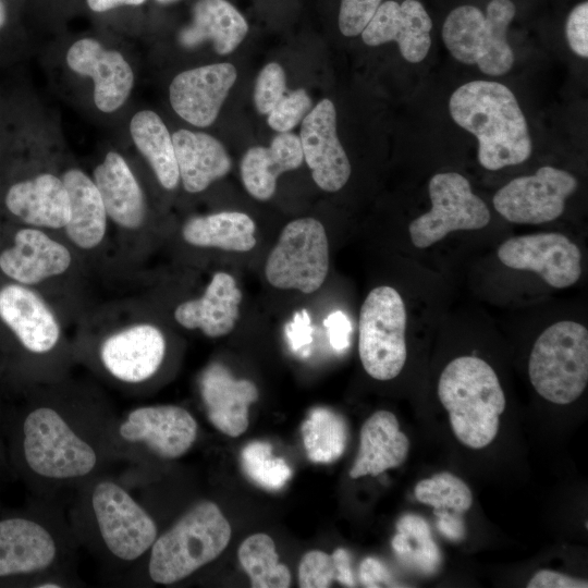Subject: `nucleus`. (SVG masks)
<instances>
[{
    "mask_svg": "<svg viewBox=\"0 0 588 588\" xmlns=\"http://www.w3.org/2000/svg\"><path fill=\"white\" fill-rule=\"evenodd\" d=\"M200 394L210 422L229 437H238L248 427V408L258 399L256 385L235 379L218 363L209 365L200 377Z\"/></svg>",
    "mask_w": 588,
    "mask_h": 588,
    "instance_id": "19",
    "label": "nucleus"
},
{
    "mask_svg": "<svg viewBox=\"0 0 588 588\" xmlns=\"http://www.w3.org/2000/svg\"><path fill=\"white\" fill-rule=\"evenodd\" d=\"M514 15L511 0H491L486 14L474 5L457 7L443 23V42L458 62L477 65L487 75L506 74L514 63L506 37Z\"/></svg>",
    "mask_w": 588,
    "mask_h": 588,
    "instance_id": "4",
    "label": "nucleus"
},
{
    "mask_svg": "<svg viewBox=\"0 0 588 588\" xmlns=\"http://www.w3.org/2000/svg\"><path fill=\"white\" fill-rule=\"evenodd\" d=\"M130 132L160 184L167 189L175 188L180 173L172 136L161 118L151 110L139 111L131 120Z\"/></svg>",
    "mask_w": 588,
    "mask_h": 588,
    "instance_id": "32",
    "label": "nucleus"
},
{
    "mask_svg": "<svg viewBox=\"0 0 588 588\" xmlns=\"http://www.w3.org/2000/svg\"><path fill=\"white\" fill-rule=\"evenodd\" d=\"M7 23V9L4 2L0 0V30L4 27Z\"/></svg>",
    "mask_w": 588,
    "mask_h": 588,
    "instance_id": "50",
    "label": "nucleus"
},
{
    "mask_svg": "<svg viewBox=\"0 0 588 588\" xmlns=\"http://www.w3.org/2000/svg\"><path fill=\"white\" fill-rule=\"evenodd\" d=\"M284 331L291 350L302 357L308 356L314 333L308 311L306 309L296 311Z\"/></svg>",
    "mask_w": 588,
    "mask_h": 588,
    "instance_id": "43",
    "label": "nucleus"
},
{
    "mask_svg": "<svg viewBox=\"0 0 588 588\" xmlns=\"http://www.w3.org/2000/svg\"><path fill=\"white\" fill-rule=\"evenodd\" d=\"M161 3H171V2H175V1H179V0H157Z\"/></svg>",
    "mask_w": 588,
    "mask_h": 588,
    "instance_id": "52",
    "label": "nucleus"
},
{
    "mask_svg": "<svg viewBox=\"0 0 588 588\" xmlns=\"http://www.w3.org/2000/svg\"><path fill=\"white\" fill-rule=\"evenodd\" d=\"M339 578L333 554L313 550L307 552L298 566V585L302 588H326Z\"/></svg>",
    "mask_w": 588,
    "mask_h": 588,
    "instance_id": "39",
    "label": "nucleus"
},
{
    "mask_svg": "<svg viewBox=\"0 0 588 588\" xmlns=\"http://www.w3.org/2000/svg\"><path fill=\"white\" fill-rule=\"evenodd\" d=\"M247 32V22L226 0H198L192 23L180 32L179 42L194 48L211 41L218 54H228L243 41Z\"/></svg>",
    "mask_w": 588,
    "mask_h": 588,
    "instance_id": "29",
    "label": "nucleus"
},
{
    "mask_svg": "<svg viewBox=\"0 0 588 588\" xmlns=\"http://www.w3.org/2000/svg\"><path fill=\"white\" fill-rule=\"evenodd\" d=\"M396 531L391 546L397 559L421 574H434L441 566L442 555L429 524L421 516L406 514L399 519Z\"/></svg>",
    "mask_w": 588,
    "mask_h": 588,
    "instance_id": "33",
    "label": "nucleus"
},
{
    "mask_svg": "<svg viewBox=\"0 0 588 588\" xmlns=\"http://www.w3.org/2000/svg\"><path fill=\"white\" fill-rule=\"evenodd\" d=\"M577 188L569 172L550 166L534 175L513 179L493 196L494 209L507 221L518 224H540L559 218L565 201Z\"/></svg>",
    "mask_w": 588,
    "mask_h": 588,
    "instance_id": "11",
    "label": "nucleus"
},
{
    "mask_svg": "<svg viewBox=\"0 0 588 588\" xmlns=\"http://www.w3.org/2000/svg\"><path fill=\"white\" fill-rule=\"evenodd\" d=\"M438 396L448 411L455 437L466 446L482 449L499 430L505 396L492 367L476 356H461L443 369Z\"/></svg>",
    "mask_w": 588,
    "mask_h": 588,
    "instance_id": "2",
    "label": "nucleus"
},
{
    "mask_svg": "<svg viewBox=\"0 0 588 588\" xmlns=\"http://www.w3.org/2000/svg\"><path fill=\"white\" fill-rule=\"evenodd\" d=\"M382 0H342L339 28L346 37L359 35L369 23Z\"/></svg>",
    "mask_w": 588,
    "mask_h": 588,
    "instance_id": "41",
    "label": "nucleus"
},
{
    "mask_svg": "<svg viewBox=\"0 0 588 588\" xmlns=\"http://www.w3.org/2000/svg\"><path fill=\"white\" fill-rule=\"evenodd\" d=\"M286 77L283 68L275 62L268 63L258 74L254 90V102L261 114H268L286 93Z\"/></svg>",
    "mask_w": 588,
    "mask_h": 588,
    "instance_id": "40",
    "label": "nucleus"
},
{
    "mask_svg": "<svg viewBox=\"0 0 588 588\" xmlns=\"http://www.w3.org/2000/svg\"><path fill=\"white\" fill-rule=\"evenodd\" d=\"M409 440L401 431L397 418L389 411L373 413L363 425L359 448L350 470L352 478L378 476L404 463Z\"/></svg>",
    "mask_w": 588,
    "mask_h": 588,
    "instance_id": "25",
    "label": "nucleus"
},
{
    "mask_svg": "<svg viewBox=\"0 0 588 588\" xmlns=\"http://www.w3.org/2000/svg\"><path fill=\"white\" fill-rule=\"evenodd\" d=\"M438 517L437 528L448 539L457 541L465 536V526L460 513L449 512L445 509L434 510Z\"/></svg>",
    "mask_w": 588,
    "mask_h": 588,
    "instance_id": "47",
    "label": "nucleus"
},
{
    "mask_svg": "<svg viewBox=\"0 0 588 588\" xmlns=\"http://www.w3.org/2000/svg\"><path fill=\"white\" fill-rule=\"evenodd\" d=\"M569 48L581 58L588 57V3L577 4L568 14L565 26Z\"/></svg>",
    "mask_w": 588,
    "mask_h": 588,
    "instance_id": "42",
    "label": "nucleus"
},
{
    "mask_svg": "<svg viewBox=\"0 0 588 588\" xmlns=\"http://www.w3.org/2000/svg\"><path fill=\"white\" fill-rule=\"evenodd\" d=\"M299 139L304 159L318 187L326 192L341 189L352 169L338 138L336 111L330 99L320 100L303 119Z\"/></svg>",
    "mask_w": 588,
    "mask_h": 588,
    "instance_id": "13",
    "label": "nucleus"
},
{
    "mask_svg": "<svg viewBox=\"0 0 588 588\" xmlns=\"http://www.w3.org/2000/svg\"><path fill=\"white\" fill-rule=\"evenodd\" d=\"M453 121L478 140L477 158L497 171L526 161L532 151L525 115L513 91L492 81H473L450 97Z\"/></svg>",
    "mask_w": 588,
    "mask_h": 588,
    "instance_id": "1",
    "label": "nucleus"
},
{
    "mask_svg": "<svg viewBox=\"0 0 588 588\" xmlns=\"http://www.w3.org/2000/svg\"><path fill=\"white\" fill-rule=\"evenodd\" d=\"M242 293L226 272L213 274L204 295L180 304L175 320L187 329H200L209 338L230 333L238 319Z\"/></svg>",
    "mask_w": 588,
    "mask_h": 588,
    "instance_id": "23",
    "label": "nucleus"
},
{
    "mask_svg": "<svg viewBox=\"0 0 588 588\" xmlns=\"http://www.w3.org/2000/svg\"><path fill=\"white\" fill-rule=\"evenodd\" d=\"M37 587H39V588H59L60 585H58L57 583L48 581V583L40 584Z\"/></svg>",
    "mask_w": 588,
    "mask_h": 588,
    "instance_id": "51",
    "label": "nucleus"
},
{
    "mask_svg": "<svg viewBox=\"0 0 588 588\" xmlns=\"http://www.w3.org/2000/svg\"><path fill=\"white\" fill-rule=\"evenodd\" d=\"M415 497L434 510L445 509L460 514L469 510L473 503L468 486L448 471L420 480L415 487Z\"/></svg>",
    "mask_w": 588,
    "mask_h": 588,
    "instance_id": "37",
    "label": "nucleus"
},
{
    "mask_svg": "<svg viewBox=\"0 0 588 588\" xmlns=\"http://www.w3.org/2000/svg\"><path fill=\"white\" fill-rule=\"evenodd\" d=\"M146 0H87L88 7L95 12H105L120 5H139Z\"/></svg>",
    "mask_w": 588,
    "mask_h": 588,
    "instance_id": "49",
    "label": "nucleus"
},
{
    "mask_svg": "<svg viewBox=\"0 0 588 588\" xmlns=\"http://www.w3.org/2000/svg\"><path fill=\"white\" fill-rule=\"evenodd\" d=\"M0 318L33 353L49 352L59 341L54 315L40 296L25 286L10 284L0 290Z\"/></svg>",
    "mask_w": 588,
    "mask_h": 588,
    "instance_id": "20",
    "label": "nucleus"
},
{
    "mask_svg": "<svg viewBox=\"0 0 588 588\" xmlns=\"http://www.w3.org/2000/svg\"><path fill=\"white\" fill-rule=\"evenodd\" d=\"M329 342L335 351H343L350 345L352 326L347 316L341 310L331 313L323 321Z\"/></svg>",
    "mask_w": 588,
    "mask_h": 588,
    "instance_id": "45",
    "label": "nucleus"
},
{
    "mask_svg": "<svg viewBox=\"0 0 588 588\" xmlns=\"http://www.w3.org/2000/svg\"><path fill=\"white\" fill-rule=\"evenodd\" d=\"M431 28L432 21L419 1L389 0L379 5L360 34L368 46L395 41L406 61L419 63L429 52Z\"/></svg>",
    "mask_w": 588,
    "mask_h": 588,
    "instance_id": "16",
    "label": "nucleus"
},
{
    "mask_svg": "<svg viewBox=\"0 0 588 588\" xmlns=\"http://www.w3.org/2000/svg\"><path fill=\"white\" fill-rule=\"evenodd\" d=\"M91 504L102 540L114 556L133 561L151 548L157 538L156 523L120 485L99 482Z\"/></svg>",
    "mask_w": 588,
    "mask_h": 588,
    "instance_id": "10",
    "label": "nucleus"
},
{
    "mask_svg": "<svg viewBox=\"0 0 588 588\" xmlns=\"http://www.w3.org/2000/svg\"><path fill=\"white\" fill-rule=\"evenodd\" d=\"M238 561L254 588H285L291 584V573L279 562L275 546L270 536L257 532L240 546Z\"/></svg>",
    "mask_w": 588,
    "mask_h": 588,
    "instance_id": "35",
    "label": "nucleus"
},
{
    "mask_svg": "<svg viewBox=\"0 0 588 588\" xmlns=\"http://www.w3.org/2000/svg\"><path fill=\"white\" fill-rule=\"evenodd\" d=\"M197 422L185 408L176 405L137 407L120 425V436L128 442L144 443L163 458L185 454L197 437Z\"/></svg>",
    "mask_w": 588,
    "mask_h": 588,
    "instance_id": "14",
    "label": "nucleus"
},
{
    "mask_svg": "<svg viewBox=\"0 0 588 588\" xmlns=\"http://www.w3.org/2000/svg\"><path fill=\"white\" fill-rule=\"evenodd\" d=\"M164 353L162 332L148 323L132 326L110 335L100 350L106 369L128 383L150 378L160 367Z\"/></svg>",
    "mask_w": 588,
    "mask_h": 588,
    "instance_id": "18",
    "label": "nucleus"
},
{
    "mask_svg": "<svg viewBox=\"0 0 588 588\" xmlns=\"http://www.w3.org/2000/svg\"><path fill=\"white\" fill-rule=\"evenodd\" d=\"M329 271V243L321 222L301 218L289 222L269 254L265 274L280 290L316 292Z\"/></svg>",
    "mask_w": 588,
    "mask_h": 588,
    "instance_id": "8",
    "label": "nucleus"
},
{
    "mask_svg": "<svg viewBox=\"0 0 588 588\" xmlns=\"http://www.w3.org/2000/svg\"><path fill=\"white\" fill-rule=\"evenodd\" d=\"M587 586V580L549 569L539 571L527 584L528 588H586Z\"/></svg>",
    "mask_w": 588,
    "mask_h": 588,
    "instance_id": "46",
    "label": "nucleus"
},
{
    "mask_svg": "<svg viewBox=\"0 0 588 588\" xmlns=\"http://www.w3.org/2000/svg\"><path fill=\"white\" fill-rule=\"evenodd\" d=\"M303 442L308 458L328 464L336 461L347 442L345 419L332 409L317 407L310 411L302 425Z\"/></svg>",
    "mask_w": 588,
    "mask_h": 588,
    "instance_id": "34",
    "label": "nucleus"
},
{
    "mask_svg": "<svg viewBox=\"0 0 588 588\" xmlns=\"http://www.w3.org/2000/svg\"><path fill=\"white\" fill-rule=\"evenodd\" d=\"M23 433L26 463L41 477L79 478L91 473L97 464L93 446L51 407L30 412L24 420Z\"/></svg>",
    "mask_w": 588,
    "mask_h": 588,
    "instance_id": "7",
    "label": "nucleus"
},
{
    "mask_svg": "<svg viewBox=\"0 0 588 588\" xmlns=\"http://www.w3.org/2000/svg\"><path fill=\"white\" fill-rule=\"evenodd\" d=\"M359 578L364 587H397L388 568L375 558H366L359 566Z\"/></svg>",
    "mask_w": 588,
    "mask_h": 588,
    "instance_id": "44",
    "label": "nucleus"
},
{
    "mask_svg": "<svg viewBox=\"0 0 588 588\" xmlns=\"http://www.w3.org/2000/svg\"><path fill=\"white\" fill-rule=\"evenodd\" d=\"M255 231V222L246 213L222 211L191 218L183 225L182 236L194 246L245 253L257 243Z\"/></svg>",
    "mask_w": 588,
    "mask_h": 588,
    "instance_id": "31",
    "label": "nucleus"
},
{
    "mask_svg": "<svg viewBox=\"0 0 588 588\" xmlns=\"http://www.w3.org/2000/svg\"><path fill=\"white\" fill-rule=\"evenodd\" d=\"M497 255L504 266L532 271L555 289L568 287L581 275L580 249L558 232L510 237L499 246Z\"/></svg>",
    "mask_w": 588,
    "mask_h": 588,
    "instance_id": "12",
    "label": "nucleus"
},
{
    "mask_svg": "<svg viewBox=\"0 0 588 588\" xmlns=\"http://www.w3.org/2000/svg\"><path fill=\"white\" fill-rule=\"evenodd\" d=\"M4 203L11 213L35 226L59 229L70 220L68 191L63 181L50 173L14 183Z\"/></svg>",
    "mask_w": 588,
    "mask_h": 588,
    "instance_id": "22",
    "label": "nucleus"
},
{
    "mask_svg": "<svg viewBox=\"0 0 588 588\" xmlns=\"http://www.w3.org/2000/svg\"><path fill=\"white\" fill-rule=\"evenodd\" d=\"M94 183L105 205L107 216L126 229H136L145 219L142 188L124 158L114 151L106 155L94 170Z\"/></svg>",
    "mask_w": 588,
    "mask_h": 588,
    "instance_id": "27",
    "label": "nucleus"
},
{
    "mask_svg": "<svg viewBox=\"0 0 588 588\" xmlns=\"http://www.w3.org/2000/svg\"><path fill=\"white\" fill-rule=\"evenodd\" d=\"M241 465L248 478L268 490L281 489L292 476L287 463L273 456L271 444L264 441H253L242 450Z\"/></svg>",
    "mask_w": 588,
    "mask_h": 588,
    "instance_id": "36",
    "label": "nucleus"
},
{
    "mask_svg": "<svg viewBox=\"0 0 588 588\" xmlns=\"http://www.w3.org/2000/svg\"><path fill=\"white\" fill-rule=\"evenodd\" d=\"M299 136L290 132L275 135L269 147L249 148L241 161V177L246 191L258 200H268L283 172L297 169L303 162Z\"/></svg>",
    "mask_w": 588,
    "mask_h": 588,
    "instance_id": "26",
    "label": "nucleus"
},
{
    "mask_svg": "<svg viewBox=\"0 0 588 588\" xmlns=\"http://www.w3.org/2000/svg\"><path fill=\"white\" fill-rule=\"evenodd\" d=\"M66 62L74 72L93 78L94 101L100 111L118 110L130 96L134 74L120 52L106 50L95 39L83 38L71 46Z\"/></svg>",
    "mask_w": 588,
    "mask_h": 588,
    "instance_id": "17",
    "label": "nucleus"
},
{
    "mask_svg": "<svg viewBox=\"0 0 588 588\" xmlns=\"http://www.w3.org/2000/svg\"><path fill=\"white\" fill-rule=\"evenodd\" d=\"M406 308L400 293L389 286L372 289L359 313L358 352L373 379L387 381L403 369L406 357Z\"/></svg>",
    "mask_w": 588,
    "mask_h": 588,
    "instance_id": "6",
    "label": "nucleus"
},
{
    "mask_svg": "<svg viewBox=\"0 0 588 588\" xmlns=\"http://www.w3.org/2000/svg\"><path fill=\"white\" fill-rule=\"evenodd\" d=\"M311 110V99L305 89L285 93L268 113L269 126L284 133L294 128Z\"/></svg>",
    "mask_w": 588,
    "mask_h": 588,
    "instance_id": "38",
    "label": "nucleus"
},
{
    "mask_svg": "<svg viewBox=\"0 0 588 588\" xmlns=\"http://www.w3.org/2000/svg\"><path fill=\"white\" fill-rule=\"evenodd\" d=\"M219 506L201 501L191 507L151 546L148 572L157 584H174L218 558L231 539Z\"/></svg>",
    "mask_w": 588,
    "mask_h": 588,
    "instance_id": "3",
    "label": "nucleus"
},
{
    "mask_svg": "<svg viewBox=\"0 0 588 588\" xmlns=\"http://www.w3.org/2000/svg\"><path fill=\"white\" fill-rule=\"evenodd\" d=\"M61 180L70 198V220L64 226L68 236L81 248H94L105 236L108 217L99 191L78 169L66 171Z\"/></svg>",
    "mask_w": 588,
    "mask_h": 588,
    "instance_id": "30",
    "label": "nucleus"
},
{
    "mask_svg": "<svg viewBox=\"0 0 588 588\" xmlns=\"http://www.w3.org/2000/svg\"><path fill=\"white\" fill-rule=\"evenodd\" d=\"M177 168L185 191L199 193L231 169L223 145L209 134L179 130L172 135Z\"/></svg>",
    "mask_w": 588,
    "mask_h": 588,
    "instance_id": "28",
    "label": "nucleus"
},
{
    "mask_svg": "<svg viewBox=\"0 0 588 588\" xmlns=\"http://www.w3.org/2000/svg\"><path fill=\"white\" fill-rule=\"evenodd\" d=\"M336 562L339 578L338 581L346 587H354L355 579L351 567V558L345 549L339 548L333 551Z\"/></svg>",
    "mask_w": 588,
    "mask_h": 588,
    "instance_id": "48",
    "label": "nucleus"
},
{
    "mask_svg": "<svg viewBox=\"0 0 588 588\" xmlns=\"http://www.w3.org/2000/svg\"><path fill=\"white\" fill-rule=\"evenodd\" d=\"M431 209L408 225L411 241L427 248L460 230H479L490 222L486 203L475 195L468 180L457 172L434 174L428 185Z\"/></svg>",
    "mask_w": 588,
    "mask_h": 588,
    "instance_id": "9",
    "label": "nucleus"
},
{
    "mask_svg": "<svg viewBox=\"0 0 588 588\" xmlns=\"http://www.w3.org/2000/svg\"><path fill=\"white\" fill-rule=\"evenodd\" d=\"M56 554L54 539L40 524L19 517L0 522V577L42 571Z\"/></svg>",
    "mask_w": 588,
    "mask_h": 588,
    "instance_id": "24",
    "label": "nucleus"
},
{
    "mask_svg": "<svg viewBox=\"0 0 588 588\" xmlns=\"http://www.w3.org/2000/svg\"><path fill=\"white\" fill-rule=\"evenodd\" d=\"M236 77L235 66L229 62L181 72L170 84V103L186 122L207 127L217 119Z\"/></svg>",
    "mask_w": 588,
    "mask_h": 588,
    "instance_id": "15",
    "label": "nucleus"
},
{
    "mask_svg": "<svg viewBox=\"0 0 588 588\" xmlns=\"http://www.w3.org/2000/svg\"><path fill=\"white\" fill-rule=\"evenodd\" d=\"M535 390L554 404H569L588 382V331L583 324L562 320L536 340L528 363Z\"/></svg>",
    "mask_w": 588,
    "mask_h": 588,
    "instance_id": "5",
    "label": "nucleus"
},
{
    "mask_svg": "<svg viewBox=\"0 0 588 588\" xmlns=\"http://www.w3.org/2000/svg\"><path fill=\"white\" fill-rule=\"evenodd\" d=\"M70 252L59 242L36 229H22L14 245L0 254V269L23 284H35L68 270Z\"/></svg>",
    "mask_w": 588,
    "mask_h": 588,
    "instance_id": "21",
    "label": "nucleus"
}]
</instances>
